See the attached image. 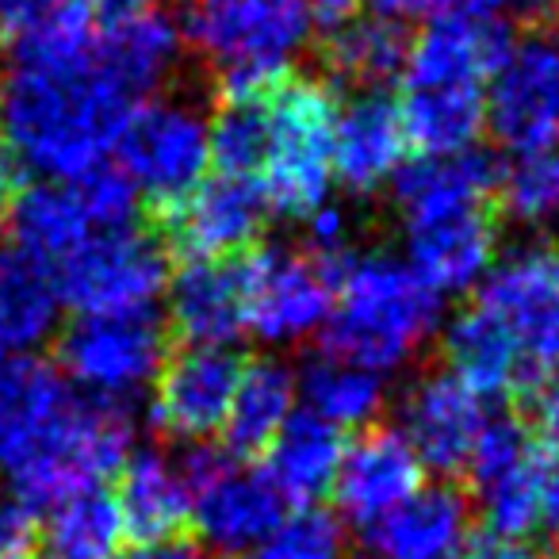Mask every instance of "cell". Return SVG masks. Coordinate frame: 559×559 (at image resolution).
Instances as JSON below:
<instances>
[{"mask_svg": "<svg viewBox=\"0 0 559 559\" xmlns=\"http://www.w3.org/2000/svg\"><path fill=\"white\" fill-rule=\"evenodd\" d=\"M449 372L479 399L533 391L559 368V241H525L490 264L444 330Z\"/></svg>", "mask_w": 559, "mask_h": 559, "instance_id": "6da1fadb", "label": "cell"}, {"mask_svg": "<svg viewBox=\"0 0 559 559\" xmlns=\"http://www.w3.org/2000/svg\"><path fill=\"white\" fill-rule=\"evenodd\" d=\"M134 111L93 50L70 66H16L0 100V127L20 162L47 180H81L104 169Z\"/></svg>", "mask_w": 559, "mask_h": 559, "instance_id": "7a4b0ae2", "label": "cell"}, {"mask_svg": "<svg viewBox=\"0 0 559 559\" xmlns=\"http://www.w3.org/2000/svg\"><path fill=\"white\" fill-rule=\"evenodd\" d=\"M506 47L510 39L495 20L467 12L429 20L406 50V88L395 104L406 146H418L421 157L475 150L487 127V88Z\"/></svg>", "mask_w": 559, "mask_h": 559, "instance_id": "3957f363", "label": "cell"}, {"mask_svg": "<svg viewBox=\"0 0 559 559\" xmlns=\"http://www.w3.org/2000/svg\"><path fill=\"white\" fill-rule=\"evenodd\" d=\"M441 322V296L418 272L388 253H368L337 272L334 311L326 322V353L372 372H395L418 357Z\"/></svg>", "mask_w": 559, "mask_h": 559, "instance_id": "277c9868", "label": "cell"}, {"mask_svg": "<svg viewBox=\"0 0 559 559\" xmlns=\"http://www.w3.org/2000/svg\"><path fill=\"white\" fill-rule=\"evenodd\" d=\"M314 35L307 0H195L188 43L215 70L226 104L261 100Z\"/></svg>", "mask_w": 559, "mask_h": 559, "instance_id": "5b68a950", "label": "cell"}, {"mask_svg": "<svg viewBox=\"0 0 559 559\" xmlns=\"http://www.w3.org/2000/svg\"><path fill=\"white\" fill-rule=\"evenodd\" d=\"M261 123L257 185L269 207L292 218L326 207L334 188V93L311 78L280 81L269 96H261Z\"/></svg>", "mask_w": 559, "mask_h": 559, "instance_id": "8992f818", "label": "cell"}, {"mask_svg": "<svg viewBox=\"0 0 559 559\" xmlns=\"http://www.w3.org/2000/svg\"><path fill=\"white\" fill-rule=\"evenodd\" d=\"M131 460V418L119 406L73 395L39 444L12 467V490L24 510L58 506L100 487Z\"/></svg>", "mask_w": 559, "mask_h": 559, "instance_id": "52a82bcc", "label": "cell"}, {"mask_svg": "<svg viewBox=\"0 0 559 559\" xmlns=\"http://www.w3.org/2000/svg\"><path fill=\"white\" fill-rule=\"evenodd\" d=\"M165 357V330L154 311L81 314L58 345L66 376L85 391V399L119 411L154 388Z\"/></svg>", "mask_w": 559, "mask_h": 559, "instance_id": "ba28073f", "label": "cell"}, {"mask_svg": "<svg viewBox=\"0 0 559 559\" xmlns=\"http://www.w3.org/2000/svg\"><path fill=\"white\" fill-rule=\"evenodd\" d=\"M116 154L134 192L169 207L207 177L211 123L192 100H150L131 111Z\"/></svg>", "mask_w": 559, "mask_h": 559, "instance_id": "9c48e42d", "label": "cell"}, {"mask_svg": "<svg viewBox=\"0 0 559 559\" xmlns=\"http://www.w3.org/2000/svg\"><path fill=\"white\" fill-rule=\"evenodd\" d=\"M192 490V525L218 556L241 559L288 518V502L264 472L241 467L226 452L195 449L180 460Z\"/></svg>", "mask_w": 559, "mask_h": 559, "instance_id": "30bf717a", "label": "cell"}, {"mask_svg": "<svg viewBox=\"0 0 559 559\" xmlns=\"http://www.w3.org/2000/svg\"><path fill=\"white\" fill-rule=\"evenodd\" d=\"M58 296L81 314L150 311L169 288V264L154 238L134 226L100 230L58 261Z\"/></svg>", "mask_w": 559, "mask_h": 559, "instance_id": "8fae6325", "label": "cell"}, {"mask_svg": "<svg viewBox=\"0 0 559 559\" xmlns=\"http://www.w3.org/2000/svg\"><path fill=\"white\" fill-rule=\"evenodd\" d=\"M241 269L249 334L264 345H299L326 330L337 292L334 264L307 249H261Z\"/></svg>", "mask_w": 559, "mask_h": 559, "instance_id": "7c38bea8", "label": "cell"}, {"mask_svg": "<svg viewBox=\"0 0 559 559\" xmlns=\"http://www.w3.org/2000/svg\"><path fill=\"white\" fill-rule=\"evenodd\" d=\"M487 123L513 154L559 150V32L506 47L487 88Z\"/></svg>", "mask_w": 559, "mask_h": 559, "instance_id": "4fadbf2b", "label": "cell"}, {"mask_svg": "<svg viewBox=\"0 0 559 559\" xmlns=\"http://www.w3.org/2000/svg\"><path fill=\"white\" fill-rule=\"evenodd\" d=\"M464 472L487 533L525 540L540 521L544 487V444L533 429L518 418H487Z\"/></svg>", "mask_w": 559, "mask_h": 559, "instance_id": "5bb4252c", "label": "cell"}, {"mask_svg": "<svg viewBox=\"0 0 559 559\" xmlns=\"http://www.w3.org/2000/svg\"><path fill=\"white\" fill-rule=\"evenodd\" d=\"M269 211L253 177L207 173L192 192L162 207V223L188 261H238V253L261 238Z\"/></svg>", "mask_w": 559, "mask_h": 559, "instance_id": "9a60e30c", "label": "cell"}, {"mask_svg": "<svg viewBox=\"0 0 559 559\" xmlns=\"http://www.w3.org/2000/svg\"><path fill=\"white\" fill-rule=\"evenodd\" d=\"M238 376L241 360L230 349L188 345L177 357H165L154 380V406H150L157 429L177 441H207L223 433Z\"/></svg>", "mask_w": 559, "mask_h": 559, "instance_id": "2e32d148", "label": "cell"}, {"mask_svg": "<svg viewBox=\"0 0 559 559\" xmlns=\"http://www.w3.org/2000/svg\"><path fill=\"white\" fill-rule=\"evenodd\" d=\"M483 426H487L483 399L452 372L421 376L406 391L403 411H399V433L406 437L421 467L441 475L464 472Z\"/></svg>", "mask_w": 559, "mask_h": 559, "instance_id": "e0dca14e", "label": "cell"}, {"mask_svg": "<svg viewBox=\"0 0 559 559\" xmlns=\"http://www.w3.org/2000/svg\"><path fill=\"white\" fill-rule=\"evenodd\" d=\"M426 467L399 429H365L345 449L334 479L337 510L357 528L376 525L426 487Z\"/></svg>", "mask_w": 559, "mask_h": 559, "instance_id": "ac0fdd59", "label": "cell"}, {"mask_svg": "<svg viewBox=\"0 0 559 559\" xmlns=\"http://www.w3.org/2000/svg\"><path fill=\"white\" fill-rule=\"evenodd\" d=\"M498 169L487 154L464 150L444 157H418L395 177V203L406 230L444 218L479 215L495 200Z\"/></svg>", "mask_w": 559, "mask_h": 559, "instance_id": "d6986e66", "label": "cell"}, {"mask_svg": "<svg viewBox=\"0 0 559 559\" xmlns=\"http://www.w3.org/2000/svg\"><path fill=\"white\" fill-rule=\"evenodd\" d=\"M169 322L188 345L230 349L249 330L241 261H188L169 280Z\"/></svg>", "mask_w": 559, "mask_h": 559, "instance_id": "ffe728a7", "label": "cell"}, {"mask_svg": "<svg viewBox=\"0 0 559 559\" xmlns=\"http://www.w3.org/2000/svg\"><path fill=\"white\" fill-rule=\"evenodd\" d=\"M472 506L456 487H421L403 506L360 528L368 559H452L467 540Z\"/></svg>", "mask_w": 559, "mask_h": 559, "instance_id": "44dd1931", "label": "cell"}, {"mask_svg": "<svg viewBox=\"0 0 559 559\" xmlns=\"http://www.w3.org/2000/svg\"><path fill=\"white\" fill-rule=\"evenodd\" d=\"M406 154V134L399 108L380 93H357L337 108L334 123V180L349 192L368 195L399 177Z\"/></svg>", "mask_w": 559, "mask_h": 559, "instance_id": "7402d4cb", "label": "cell"}, {"mask_svg": "<svg viewBox=\"0 0 559 559\" xmlns=\"http://www.w3.org/2000/svg\"><path fill=\"white\" fill-rule=\"evenodd\" d=\"M495 261L498 234L495 223L487 218V211L406 230V264L441 299L479 288Z\"/></svg>", "mask_w": 559, "mask_h": 559, "instance_id": "603a6c76", "label": "cell"}, {"mask_svg": "<svg viewBox=\"0 0 559 559\" xmlns=\"http://www.w3.org/2000/svg\"><path fill=\"white\" fill-rule=\"evenodd\" d=\"M116 506L123 518V533L139 548L185 540L192 525V490L180 472V460L165 452H134L119 467Z\"/></svg>", "mask_w": 559, "mask_h": 559, "instance_id": "cb8c5ba5", "label": "cell"}, {"mask_svg": "<svg viewBox=\"0 0 559 559\" xmlns=\"http://www.w3.org/2000/svg\"><path fill=\"white\" fill-rule=\"evenodd\" d=\"M180 55H185V35L157 9L104 20L93 43L96 66L134 100L162 88L180 66Z\"/></svg>", "mask_w": 559, "mask_h": 559, "instance_id": "d4e9b609", "label": "cell"}, {"mask_svg": "<svg viewBox=\"0 0 559 559\" xmlns=\"http://www.w3.org/2000/svg\"><path fill=\"white\" fill-rule=\"evenodd\" d=\"M78 391L35 357L0 353V467H16L47 437Z\"/></svg>", "mask_w": 559, "mask_h": 559, "instance_id": "484cf974", "label": "cell"}, {"mask_svg": "<svg viewBox=\"0 0 559 559\" xmlns=\"http://www.w3.org/2000/svg\"><path fill=\"white\" fill-rule=\"evenodd\" d=\"M299 403V376L280 360H257L241 365L238 388H234L230 411L223 421L226 456L249 460L264 456L280 429L296 418Z\"/></svg>", "mask_w": 559, "mask_h": 559, "instance_id": "4316f807", "label": "cell"}, {"mask_svg": "<svg viewBox=\"0 0 559 559\" xmlns=\"http://www.w3.org/2000/svg\"><path fill=\"white\" fill-rule=\"evenodd\" d=\"M12 223H16V246L39 257L43 264L66 261L73 249L104 230L78 180H47L20 192Z\"/></svg>", "mask_w": 559, "mask_h": 559, "instance_id": "83f0119b", "label": "cell"}, {"mask_svg": "<svg viewBox=\"0 0 559 559\" xmlns=\"http://www.w3.org/2000/svg\"><path fill=\"white\" fill-rule=\"evenodd\" d=\"M55 272L20 246H0V353L27 357V349L43 345L58 322Z\"/></svg>", "mask_w": 559, "mask_h": 559, "instance_id": "f1b7e54d", "label": "cell"}, {"mask_svg": "<svg viewBox=\"0 0 559 559\" xmlns=\"http://www.w3.org/2000/svg\"><path fill=\"white\" fill-rule=\"evenodd\" d=\"M264 456H269V472L264 475L276 483L284 502L311 506L334 490L345 441L342 429L326 426V421L307 411H296V418L280 429V437Z\"/></svg>", "mask_w": 559, "mask_h": 559, "instance_id": "f546056e", "label": "cell"}, {"mask_svg": "<svg viewBox=\"0 0 559 559\" xmlns=\"http://www.w3.org/2000/svg\"><path fill=\"white\" fill-rule=\"evenodd\" d=\"M20 66H70L96 43L93 0H20L4 16Z\"/></svg>", "mask_w": 559, "mask_h": 559, "instance_id": "4dcf8cb0", "label": "cell"}, {"mask_svg": "<svg viewBox=\"0 0 559 559\" xmlns=\"http://www.w3.org/2000/svg\"><path fill=\"white\" fill-rule=\"evenodd\" d=\"M299 395L307 403V414L322 418L326 426H372L376 414L388 403V383L372 368H360L353 360H342L334 353L311 360L299 376Z\"/></svg>", "mask_w": 559, "mask_h": 559, "instance_id": "1f68e13d", "label": "cell"}, {"mask_svg": "<svg viewBox=\"0 0 559 559\" xmlns=\"http://www.w3.org/2000/svg\"><path fill=\"white\" fill-rule=\"evenodd\" d=\"M406 50L411 43L399 24H388L380 16H357L342 32L330 35L326 62L337 81L357 85L360 93H376L388 81L403 78Z\"/></svg>", "mask_w": 559, "mask_h": 559, "instance_id": "d6a6232c", "label": "cell"}, {"mask_svg": "<svg viewBox=\"0 0 559 559\" xmlns=\"http://www.w3.org/2000/svg\"><path fill=\"white\" fill-rule=\"evenodd\" d=\"M123 536L116 495L100 487L58 502L47 521V544L55 559H116Z\"/></svg>", "mask_w": 559, "mask_h": 559, "instance_id": "836d02e7", "label": "cell"}, {"mask_svg": "<svg viewBox=\"0 0 559 559\" xmlns=\"http://www.w3.org/2000/svg\"><path fill=\"white\" fill-rule=\"evenodd\" d=\"M495 195L521 226L559 223V150L513 154V162L498 173Z\"/></svg>", "mask_w": 559, "mask_h": 559, "instance_id": "e575fe53", "label": "cell"}, {"mask_svg": "<svg viewBox=\"0 0 559 559\" xmlns=\"http://www.w3.org/2000/svg\"><path fill=\"white\" fill-rule=\"evenodd\" d=\"M241 559H345L342 521L326 510L304 506L299 513H288Z\"/></svg>", "mask_w": 559, "mask_h": 559, "instance_id": "d590c367", "label": "cell"}, {"mask_svg": "<svg viewBox=\"0 0 559 559\" xmlns=\"http://www.w3.org/2000/svg\"><path fill=\"white\" fill-rule=\"evenodd\" d=\"M261 142H264L261 100L226 104L223 116L211 123V162L218 165V173H234V177L257 180Z\"/></svg>", "mask_w": 559, "mask_h": 559, "instance_id": "8d00e7d4", "label": "cell"}, {"mask_svg": "<svg viewBox=\"0 0 559 559\" xmlns=\"http://www.w3.org/2000/svg\"><path fill=\"white\" fill-rule=\"evenodd\" d=\"M304 223H307V253L337 269L349 257V241H353L349 215L342 207H334V203H326L314 215H307Z\"/></svg>", "mask_w": 559, "mask_h": 559, "instance_id": "74e56055", "label": "cell"}, {"mask_svg": "<svg viewBox=\"0 0 559 559\" xmlns=\"http://www.w3.org/2000/svg\"><path fill=\"white\" fill-rule=\"evenodd\" d=\"M35 518L20 502H0V559H35Z\"/></svg>", "mask_w": 559, "mask_h": 559, "instance_id": "f35d334b", "label": "cell"}, {"mask_svg": "<svg viewBox=\"0 0 559 559\" xmlns=\"http://www.w3.org/2000/svg\"><path fill=\"white\" fill-rule=\"evenodd\" d=\"M533 433L540 444L559 449V368L533 388Z\"/></svg>", "mask_w": 559, "mask_h": 559, "instance_id": "ab89813d", "label": "cell"}, {"mask_svg": "<svg viewBox=\"0 0 559 559\" xmlns=\"http://www.w3.org/2000/svg\"><path fill=\"white\" fill-rule=\"evenodd\" d=\"M452 559H540L525 540L498 533H467V540L456 548Z\"/></svg>", "mask_w": 559, "mask_h": 559, "instance_id": "60d3db41", "label": "cell"}, {"mask_svg": "<svg viewBox=\"0 0 559 559\" xmlns=\"http://www.w3.org/2000/svg\"><path fill=\"white\" fill-rule=\"evenodd\" d=\"M372 4V12L388 24H403V20H437L449 16V9L456 0H360Z\"/></svg>", "mask_w": 559, "mask_h": 559, "instance_id": "b9f144b4", "label": "cell"}, {"mask_svg": "<svg viewBox=\"0 0 559 559\" xmlns=\"http://www.w3.org/2000/svg\"><path fill=\"white\" fill-rule=\"evenodd\" d=\"M467 4V16H479V20H495L498 16H533V12H544L551 0H460Z\"/></svg>", "mask_w": 559, "mask_h": 559, "instance_id": "7bdbcfd3", "label": "cell"}, {"mask_svg": "<svg viewBox=\"0 0 559 559\" xmlns=\"http://www.w3.org/2000/svg\"><path fill=\"white\" fill-rule=\"evenodd\" d=\"M307 9H311L314 27L322 32H342L345 24H353L360 12V0H307Z\"/></svg>", "mask_w": 559, "mask_h": 559, "instance_id": "ee69618b", "label": "cell"}, {"mask_svg": "<svg viewBox=\"0 0 559 559\" xmlns=\"http://www.w3.org/2000/svg\"><path fill=\"white\" fill-rule=\"evenodd\" d=\"M540 521L559 536V449L544 456V487H540Z\"/></svg>", "mask_w": 559, "mask_h": 559, "instance_id": "f6af8a7d", "label": "cell"}, {"mask_svg": "<svg viewBox=\"0 0 559 559\" xmlns=\"http://www.w3.org/2000/svg\"><path fill=\"white\" fill-rule=\"evenodd\" d=\"M123 559H211L203 548H195L192 540H169V544H150V548H139Z\"/></svg>", "mask_w": 559, "mask_h": 559, "instance_id": "bcb514c9", "label": "cell"}, {"mask_svg": "<svg viewBox=\"0 0 559 559\" xmlns=\"http://www.w3.org/2000/svg\"><path fill=\"white\" fill-rule=\"evenodd\" d=\"M20 200V177H16V165H12L9 154H0V226L12 218V207Z\"/></svg>", "mask_w": 559, "mask_h": 559, "instance_id": "7dc6e473", "label": "cell"}, {"mask_svg": "<svg viewBox=\"0 0 559 559\" xmlns=\"http://www.w3.org/2000/svg\"><path fill=\"white\" fill-rule=\"evenodd\" d=\"M96 12H104V20H119V16H134V12L154 9V0H93Z\"/></svg>", "mask_w": 559, "mask_h": 559, "instance_id": "c3c4849f", "label": "cell"}, {"mask_svg": "<svg viewBox=\"0 0 559 559\" xmlns=\"http://www.w3.org/2000/svg\"><path fill=\"white\" fill-rule=\"evenodd\" d=\"M551 559H559V548H556V556H551Z\"/></svg>", "mask_w": 559, "mask_h": 559, "instance_id": "681fc988", "label": "cell"}, {"mask_svg": "<svg viewBox=\"0 0 559 559\" xmlns=\"http://www.w3.org/2000/svg\"><path fill=\"white\" fill-rule=\"evenodd\" d=\"M551 4H559V0H551Z\"/></svg>", "mask_w": 559, "mask_h": 559, "instance_id": "f907efd6", "label": "cell"}]
</instances>
